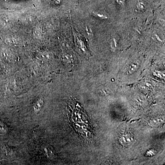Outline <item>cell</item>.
Masks as SVG:
<instances>
[{"instance_id":"cell-4","label":"cell","mask_w":165,"mask_h":165,"mask_svg":"<svg viewBox=\"0 0 165 165\" xmlns=\"http://www.w3.org/2000/svg\"><path fill=\"white\" fill-rule=\"evenodd\" d=\"M43 105V101L42 99L38 100V102L36 103L35 106H34V108L35 109H37V110H39V109L41 107H42Z\"/></svg>"},{"instance_id":"cell-6","label":"cell","mask_w":165,"mask_h":165,"mask_svg":"<svg viewBox=\"0 0 165 165\" xmlns=\"http://www.w3.org/2000/svg\"><path fill=\"white\" fill-rule=\"evenodd\" d=\"M51 1L56 5H59L62 2V0H51Z\"/></svg>"},{"instance_id":"cell-5","label":"cell","mask_w":165,"mask_h":165,"mask_svg":"<svg viewBox=\"0 0 165 165\" xmlns=\"http://www.w3.org/2000/svg\"><path fill=\"white\" fill-rule=\"evenodd\" d=\"M162 122H163V120H162L160 119H156L153 120L151 122V123L152 124V125H156L160 124V123Z\"/></svg>"},{"instance_id":"cell-3","label":"cell","mask_w":165,"mask_h":165,"mask_svg":"<svg viewBox=\"0 0 165 165\" xmlns=\"http://www.w3.org/2000/svg\"><path fill=\"white\" fill-rule=\"evenodd\" d=\"M137 9L139 11L143 12L146 9V5L144 2L142 1L139 2L136 5Z\"/></svg>"},{"instance_id":"cell-1","label":"cell","mask_w":165,"mask_h":165,"mask_svg":"<svg viewBox=\"0 0 165 165\" xmlns=\"http://www.w3.org/2000/svg\"><path fill=\"white\" fill-rule=\"evenodd\" d=\"M120 142L124 146H127L130 145L133 142V139L130 134H123L120 136Z\"/></svg>"},{"instance_id":"cell-7","label":"cell","mask_w":165,"mask_h":165,"mask_svg":"<svg viewBox=\"0 0 165 165\" xmlns=\"http://www.w3.org/2000/svg\"><path fill=\"white\" fill-rule=\"evenodd\" d=\"M126 0H117V2L120 5L123 6L124 5Z\"/></svg>"},{"instance_id":"cell-2","label":"cell","mask_w":165,"mask_h":165,"mask_svg":"<svg viewBox=\"0 0 165 165\" xmlns=\"http://www.w3.org/2000/svg\"><path fill=\"white\" fill-rule=\"evenodd\" d=\"M139 64L136 62H133L131 63L128 66V70L130 74H132L135 72L138 69Z\"/></svg>"},{"instance_id":"cell-8","label":"cell","mask_w":165,"mask_h":165,"mask_svg":"<svg viewBox=\"0 0 165 165\" xmlns=\"http://www.w3.org/2000/svg\"><path fill=\"white\" fill-rule=\"evenodd\" d=\"M96 15L98 17L100 18H107L106 17V16H105V15L104 16L103 14H101V13H96Z\"/></svg>"}]
</instances>
